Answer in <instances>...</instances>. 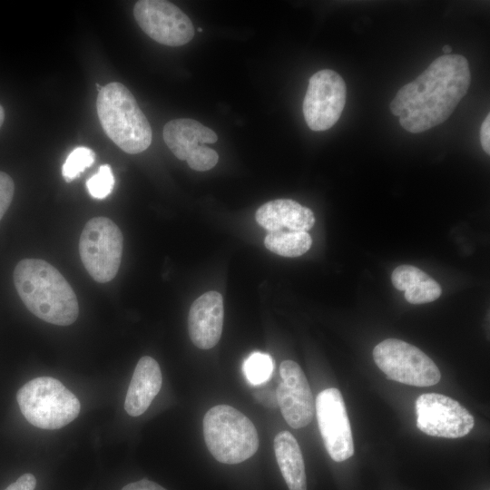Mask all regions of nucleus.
Listing matches in <instances>:
<instances>
[{"label": "nucleus", "mask_w": 490, "mask_h": 490, "mask_svg": "<svg viewBox=\"0 0 490 490\" xmlns=\"http://www.w3.org/2000/svg\"><path fill=\"white\" fill-rule=\"evenodd\" d=\"M416 426L438 437L459 438L474 427V417L457 401L445 395L426 393L416 400Z\"/></svg>", "instance_id": "obj_11"}, {"label": "nucleus", "mask_w": 490, "mask_h": 490, "mask_svg": "<svg viewBox=\"0 0 490 490\" xmlns=\"http://www.w3.org/2000/svg\"><path fill=\"white\" fill-rule=\"evenodd\" d=\"M205 444L219 462L239 464L252 456L259 448L257 429L251 420L228 405H217L203 417Z\"/></svg>", "instance_id": "obj_4"}, {"label": "nucleus", "mask_w": 490, "mask_h": 490, "mask_svg": "<svg viewBox=\"0 0 490 490\" xmlns=\"http://www.w3.org/2000/svg\"><path fill=\"white\" fill-rule=\"evenodd\" d=\"M13 278L20 299L37 318L58 326L76 320V295L53 265L44 260L24 259L15 266Z\"/></svg>", "instance_id": "obj_2"}, {"label": "nucleus", "mask_w": 490, "mask_h": 490, "mask_svg": "<svg viewBox=\"0 0 490 490\" xmlns=\"http://www.w3.org/2000/svg\"><path fill=\"white\" fill-rule=\"evenodd\" d=\"M14 192L13 179L7 173L0 172V220L12 202Z\"/></svg>", "instance_id": "obj_24"}, {"label": "nucleus", "mask_w": 490, "mask_h": 490, "mask_svg": "<svg viewBox=\"0 0 490 490\" xmlns=\"http://www.w3.org/2000/svg\"><path fill=\"white\" fill-rule=\"evenodd\" d=\"M441 293V286L428 276L405 290V299L411 304H424L437 299Z\"/></svg>", "instance_id": "obj_21"}, {"label": "nucleus", "mask_w": 490, "mask_h": 490, "mask_svg": "<svg viewBox=\"0 0 490 490\" xmlns=\"http://www.w3.org/2000/svg\"><path fill=\"white\" fill-rule=\"evenodd\" d=\"M16 400L25 419L42 429H58L68 425L81 409L77 397L50 377H35L23 385Z\"/></svg>", "instance_id": "obj_5"}, {"label": "nucleus", "mask_w": 490, "mask_h": 490, "mask_svg": "<svg viewBox=\"0 0 490 490\" xmlns=\"http://www.w3.org/2000/svg\"><path fill=\"white\" fill-rule=\"evenodd\" d=\"M114 177L108 164L100 166L97 173L86 181L89 194L98 200L106 198L113 191Z\"/></svg>", "instance_id": "obj_22"}, {"label": "nucleus", "mask_w": 490, "mask_h": 490, "mask_svg": "<svg viewBox=\"0 0 490 490\" xmlns=\"http://www.w3.org/2000/svg\"><path fill=\"white\" fill-rule=\"evenodd\" d=\"M242 369L249 383L260 385L270 378L274 369L273 359L267 353L253 352L245 359Z\"/></svg>", "instance_id": "obj_19"}, {"label": "nucleus", "mask_w": 490, "mask_h": 490, "mask_svg": "<svg viewBox=\"0 0 490 490\" xmlns=\"http://www.w3.org/2000/svg\"><path fill=\"white\" fill-rule=\"evenodd\" d=\"M442 51L445 54V55L451 54L452 47L450 45L446 44L443 46Z\"/></svg>", "instance_id": "obj_28"}, {"label": "nucleus", "mask_w": 490, "mask_h": 490, "mask_svg": "<svg viewBox=\"0 0 490 490\" xmlns=\"http://www.w3.org/2000/svg\"><path fill=\"white\" fill-rule=\"evenodd\" d=\"M133 15L148 36L164 45H184L195 34L189 16L169 1H137L133 7Z\"/></svg>", "instance_id": "obj_10"}, {"label": "nucleus", "mask_w": 490, "mask_h": 490, "mask_svg": "<svg viewBox=\"0 0 490 490\" xmlns=\"http://www.w3.org/2000/svg\"><path fill=\"white\" fill-rule=\"evenodd\" d=\"M100 123L107 136L123 152L137 154L152 143V128L134 96L122 83L103 86L96 100Z\"/></svg>", "instance_id": "obj_3"}, {"label": "nucleus", "mask_w": 490, "mask_h": 490, "mask_svg": "<svg viewBox=\"0 0 490 490\" xmlns=\"http://www.w3.org/2000/svg\"><path fill=\"white\" fill-rule=\"evenodd\" d=\"M471 83V73L461 54L442 55L414 81L398 90L390 103L407 132L418 133L444 122Z\"/></svg>", "instance_id": "obj_1"}, {"label": "nucleus", "mask_w": 490, "mask_h": 490, "mask_svg": "<svg viewBox=\"0 0 490 490\" xmlns=\"http://www.w3.org/2000/svg\"><path fill=\"white\" fill-rule=\"evenodd\" d=\"M376 365L388 379L416 387L437 384L441 373L435 362L418 348L397 338H387L373 349Z\"/></svg>", "instance_id": "obj_7"}, {"label": "nucleus", "mask_w": 490, "mask_h": 490, "mask_svg": "<svg viewBox=\"0 0 490 490\" xmlns=\"http://www.w3.org/2000/svg\"><path fill=\"white\" fill-rule=\"evenodd\" d=\"M197 31H198V32H202V31H203V29H202V28H201V27H198Z\"/></svg>", "instance_id": "obj_30"}, {"label": "nucleus", "mask_w": 490, "mask_h": 490, "mask_svg": "<svg viewBox=\"0 0 490 490\" xmlns=\"http://www.w3.org/2000/svg\"><path fill=\"white\" fill-rule=\"evenodd\" d=\"M255 219L268 232L308 231L315 224L313 211L290 199H277L262 204L256 211Z\"/></svg>", "instance_id": "obj_15"}, {"label": "nucleus", "mask_w": 490, "mask_h": 490, "mask_svg": "<svg viewBox=\"0 0 490 490\" xmlns=\"http://www.w3.org/2000/svg\"><path fill=\"white\" fill-rule=\"evenodd\" d=\"M36 479L34 475L26 473L22 475L15 482L9 485L5 490H34Z\"/></svg>", "instance_id": "obj_25"}, {"label": "nucleus", "mask_w": 490, "mask_h": 490, "mask_svg": "<svg viewBox=\"0 0 490 490\" xmlns=\"http://www.w3.org/2000/svg\"><path fill=\"white\" fill-rule=\"evenodd\" d=\"M480 142L484 152L490 153V114H487L480 129Z\"/></svg>", "instance_id": "obj_27"}, {"label": "nucleus", "mask_w": 490, "mask_h": 490, "mask_svg": "<svg viewBox=\"0 0 490 490\" xmlns=\"http://www.w3.org/2000/svg\"><path fill=\"white\" fill-rule=\"evenodd\" d=\"M4 120H5V111H4L3 106L0 104V128L4 122Z\"/></svg>", "instance_id": "obj_29"}, {"label": "nucleus", "mask_w": 490, "mask_h": 490, "mask_svg": "<svg viewBox=\"0 0 490 490\" xmlns=\"http://www.w3.org/2000/svg\"><path fill=\"white\" fill-rule=\"evenodd\" d=\"M318 428L329 456L342 462L354 454V443L346 406L335 387L322 390L316 398Z\"/></svg>", "instance_id": "obj_12"}, {"label": "nucleus", "mask_w": 490, "mask_h": 490, "mask_svg": "<svg viewBox=\"0 0 490 490\" xmlns=\"http://www.w3.org/2000/svg\"><path fill=\"white\" fill-rule=\"evenodd\" d=\"M123 248L119 227L110 219L94 217L84 226L79 240V254L90 276L99 283L117 274Z\"/></svg>", "instance_id": "obj_6"}, {"label": "nucleus", "mask_w": 490, "mask_h": 490, "mask_svg": "<svg viewBox=\"0 0 490 490\" xmlns=\"http://www.w3.org/2000/svg\"><path fill=\"white\" fill-rule=\"evenodd\" d=\"M162 132L171 152L179 160L186 161L191 169L205 172L217 164V152L206 144L216 142L218 136L209 127L196 120L181 118L168 122Z\"/></svg>", "instance_id": "obj_9"}, {"label": "nucleus", "mask_w": 490, "mask_h": 490, "mask_svg": "<svg viewBox=\"0 0 490 490\" xmlns=\"http://www.w3.org/2000/svg\"><path fill=\"white\" fill-rule=\"evenodd\" d=\"M122 490H166L155 482L142 479L137 482L130 483L122 487Z\"/></svg>", "instance_id": "obj_26"}, {"label": "nucleus", "mask_w": 490, "mask_h": 490, "mask_svg": "<svg viewBox=\"0 0 490 490\" xmlns=\"http://www.w3.org/2000/svg\"><path fill=\"white\" fill-rule=\"evenodd\" d=\"M274 452L281 475L289 490H307L304 460L298 441L289 431L274 438Z\"/></svg>", "instance_id": "obj_17"}, {"label": "nucleus", "mask_w": 490, "mask_h": 490, "mask_svg": "<svg viewBox=\"0 0 490 490\" xmlns=\"http://www.w3.org/2000/svg\"><path fill=\"white\" fill-rule=\"evenodd\" d=\"M428 276L426 272L415 266L400 265L393 270L391 280L397 289L405 291L413 284Z\"/></svg>", "instance_id": "obj_23"}, {"label": "nucleus", "mask_w": 490, "mask_h": 490, "mask_svg": "<svg viewBox=\"0 0 490 490\" xmlns=\"http://www.w3.org/2000/svg\"><path fill=\"white\" fill-rule=\"evenodd\" d=\"M347 87L335 71L323 69L309 82L303 100V115L310 130L330 129L339 119L346 103Z\"/></svg>", "instance_id": "obj_8"}, {"label": "nucleus", "mask_w": 490, "mask_h": 490, "mask_svg": "<svg viewBox=\"0 0 490 490\" xmlns=\"http://www.w3.org/2000/svg\"><path fill=\"white\" fill-rule=\"evenodd\" d=\"M308 231H272L264 239L265 247L279 256L295 258L305 254L311 247Z\"/></svg>", "instance_id": "obj_18"}, {"label": "nucleus", "mask_w": 490, "mask_h": 490, "mask_svg": "<svg viewBox=\"0 0 490 490\" xmlns=\"http://www.w3.org/2000/svg\"><path fill=\"white\" fill-rule=\"evenodd\" d=\"M223 299L218 291H208L191 304L188 315V331L192 343L210 349L219 342L223 327Z\"/></svg>", "instance_id": "obj_14"}, {"label": "nucleus", "mask_w": 490, "mask_h": 490, "mask_svg": "<svg viewBox=\"0 0 490 490\" xmlns=\"http://www.w3.org/2000/svg\"><path fill=\"white\" fill-rule=\"evenodd\" d=\"M95 161L94 152L87 147H76L67 156L62 167V174L67 182L80 174Z\"/></svg>", "instance_id": "obj_20"}, {"label": "nucleus", "mask_w": 490, "mask_h": 490, "mask_svg": "<svg viewBox=\"0 0 490 490\" xmlns=\"http://www.w3.org/2000/svg\"><path fill=\"white\" fill-rule=\"evenodd\" d=\"M162 377L158 362L149 356L138 361L130 382L124 409L128 415L138 416L143 414L159 393Z\"/></svg>", "instance_id": "obj_16"}, {"label": "nucleus", "mask_w": 490, "mask_h": 490, "mask_svg": "<svg viewBox=\"0 0 490 490\" xmlns=\"http://www.w3.org/2000/svg\"><path fill=\"white\" fill-rule=\"evenodd\" d=\"M280 382L276 400L281 414L293 428L308 426L314 414L313 396L307 377L298 363L284 360L279 367Z\"/></svg>", "instance_id": "obj_13"}]
</instances>
